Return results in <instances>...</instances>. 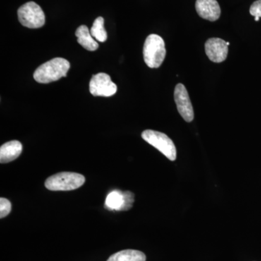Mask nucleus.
I'll list each match as a JSON object with an SVG mask.
<instances>
[{"mask_svg":"<svg viewBox=\"0 0 261 261\" xmlns=\"http://www.w3.org/2000/svg\"><path fill=\"white\" fill-rule=\"evenodd\" d=\"M70 69L69 62L64 58H56L38 67L34 79L40 84H49L65 77Z\"/></svg>","mask_w":261,"mask_h":261,"instance_id":"f257e3e1","label":"nucleus"},{"mask_svg":"<svg viewBox=\"0 0 261 261\" xmlns=\"http://www.w3.org/2000/svg\"><path fill=\"white\" fill-rule=\"evenodd\" d=\"M143 56L149 68H159L166 56V46L163 38L157 34L148 36L144 44Z\"/></svg>","mask_w":261,"mask_h":261,"instance_id":"f03ea898","label":"nucleus"},{"mask_svg":"<svg viewBox=\"0 0 261 261\" xmlns=\"http://www.w3.org/2000/svg\"><path fill=\"white\" fill-rule=\"evenodd\" d=\"M85 183V177L80 173L61 172L46 180L45 187L50 191H70L76 190Z\"/></svg>","mask_w":261,"mask_h":261,"instance_id":"7ed1b4c3","label":"nucleus"},{"mask_svg":"<svg viewBox=\"0 0 261 261\" xmlns=\"http://www.w3.org/2000/svg\"><path fill=\"white\" fill-rule=\"evenodd\" d=\"M142 137L149 145L159 149L170 161L176 159V148L173 141L162 132L154 130H145L142 132Z\"/></svg>","mask_w":261,"mask_h":261,"instance_id":"20e7f679","label":"nucleus"},{"mask_svg":"<svg viewBox=\"0 0 261 261\" xmlns=\"http://www.w3.org/2000/svg\"><path fill=\"white\" fill-rule=\"evenodd\" d=\"M18 15L20 23L29 29H39L45 23L44 11L34 2L22 5L18 10Z\"/></svg>","mask_w":261,"mask_h":261,"instance_id":"39448f33","label":"nucleus"},{"mask_svg":"<svg viewBox=\"0 0 261 261\" xmlns=\"http://www.w3.org/2000/svg\"><path fill=\"white\" fill-rule=\"evenodd\" d=\"M89 91L94 97H111L116 93L117 86L109 75L99 73L92 76L89 82Z\"/></svg>","mask_w":261,"mask_h":261,"instance_id":"423d86ee","label":"nucleus"},{"mask_svg":"<svg viewBox=\"0 0 261 261\" xmlns=\"http://www.w3.org/2000/svg\"><path fill=\"white\" fill-rule=\"evenodd\" d=\"M174 99L178 113L184 120L189 123L193 121L195 116L193 107L188 92L183 84H178L175 87Z\"/></svg>","mask_w":261,"mask_h":261,"instance_id":"0eeeda50","label":"nucleus"},{"mask_svg":"<svg viewBox=\"0 0 261 261\" xmlns=\"http://www.w3.org/2000/svg\"><path fill=\"white\" fill-rule=\"evenodd\" d=\"M205 48L206 55L214 63H221L227 58L228 45L223 39L211 38L205 42Z\"/></svg>","mask_w":261,"mask_h":261,"instance_id":"6e6552de","label":"nucleus"},{"mask_svg":"<svg viewBox=\"0 0 261 261\" xmlns=\"http://www.w3.org/2000/svg\"><path fill=\"white\" fill-rule=\"evenodd\" d=\"M195 8L201 18L210 21H216L221 15V8L216 0H197Z\"/></svg>","mask_w":261,"mask_h":261,"instance_id":"1a4fd4ad","label":"nucleus"},{"mask_svg":"<svg viewBox=\"0 0 261 261\" xmlns=\"http://www.w3.org/2000/svg\"><path fill=\"white\" fill-rule=\"evenodd\" d=\"M23 146L19 141L7 142L0 147V162L7 163L15 161L21 154Z\"/></svg>","mask_w":261,"mask_h":261,"instance_id":"9d476101","label":"nucleus"},{"mask_svg":"<svg viewBox=\"0 0 261 261\" xmlns=\"http://www.w3.org/2000/svg\"><path fill=\"white\" fill-rule=\"evenodd\" d=\"M75 36L78 38L77 42L79 44L87 50L93 51L97 50L99 47V44L97 41L94 39L87 25H82L79 27L75 32Z\"/></svg>","mask_w":261,"mask_h":261,"instance_id":"9b49d317","label":"nucleus"},{"mask_svg":"<svg viewBox=\"0 0 261 261\" xmlns=\"http://www.w3.org/2000/svg\"><path fill=\"white\" fill-rule=\"evenodd\" d=\"M107 261H146V255L139 250H124L113 254Z\"/></svg>","mask_w":261,"mask_h":261,"instance_id":"f8f14e48","label":"nucleus"},{"mask_svg":"<svg viewBox=\"0 0 261 261\" xmlns=\"http://www.w3.org/2000/svg\"><path fill=\"white\" fill-rule=\"evenodd\" d=\"M124 195L121 191H113L107 196L106 207L109 210L123 211L124 207Z\"/></svg>","mask_w":261,"mask_h":261,"instance_id":"ddd939ff","label":"nucleus"},{"mask_svg":"<svg viewBox=\"0 0 261 261\" xmlns=\"http://www.w3.org/2000/svg\"><path fill=\"white\" fill-rule=\"evenodd\" d=\"M92 37L98 42H105L108 39V34L104 27V18L98 17L94 20L93 25L90 29Z\"/></svg>","mask_w":261,"mask_h":261,"instance_id":"4468645a","label":"nucleus"},{"mask_svg":"<svg viewBox=\"0 0 261 261\" xmlns=\"http://www.w3.org/2000/svg\"><path fill=\"white\" fill-rule=\"evenodd\" d=\"M11 208L12 206L10 201L4 197H1L0 198V218L3 219L6 217L8 215H9Z\"/></svg>","mask_w":261,"mask_h":261,"instance_id":"2eb2a0df","label":"nucleus"},{"mask_svg":"<svg viewBox=\"0 0 261 261\" xmlns=\"http://www.w3.org/2000/svg\"><path fill=\"white\" fill-rule=\"evenodd\" d=\"M123 195H124L125 202L123 211L129 210L133 205L134 201H135V195L129 191L123 192Z\"/></svg>","mask_w":261,"mask_h":261,"instance_id":"dca6fc26","label":"nucleus"},{"mask_svg":"<svg viewBox=\"0 0 261 261\" xmlns=\"http://www.w3.org/2000/svg\"><path fill=\"white\" fill-rule=\"evenodd\" d=\"M250 13L252 16L261 18V0H257L252 3L250 8Z\"/></svg>","mask_w":261,"mask_h":261,"instance_id":"f3484780","label":"nucleus"},{"mask_svg":"<svg viewBox=\"0 0 261 261\" xmlns=\"http://www.w3.org/2000/svg\"><path fill=\"white\" fill-rule=\"evenodd\" d=\"M259 19H260V18H259V17H255V21H258Z\"/></svg>","mask_w":261,"mask_h":261,"instance_id":"a211bd4d","label":"nucleus"},{"mask_svg":"<svg viewBox=\"0 0 261 261\" xmlns=\"http://www.w3.org/2000/svg\"><path fill=\"white\" fill-rule=\"evenodd\" d=\"M226 44H227V45L228 46V45H229L230 43L229 42H226Z\"/></svg>","mask_w":261,"mask_h":261,"instance_id":"6ab92c4d","label":"nucleus"}]
</instances>
